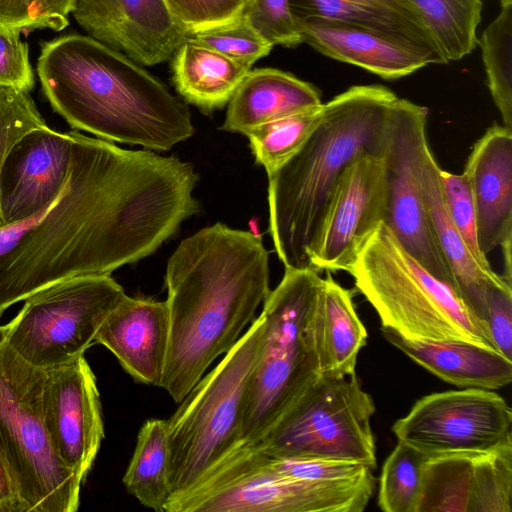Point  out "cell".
<instances>
[{
    "mask_svg": "<svg viewBox=\"0 0 512 512\" xmlns=\"http://www.w3.org/2000/svg\"><path fill=\"white\" fill-rule=\"evenodd\" d=\"M392 431L427 457L488 452L512 443V411L493 390H449L420 398Z\"/></svg>",
    "mask_w": 512,
    "mask_h": 512,
    "instance_id": "obj_13",
    "label": "cell"
},
{
    "mask_svg": "<svg viewBox=\"0 0 512 512\" xmlns=\"http://www.w3.org/2000/svg\"><path fill=\"white\" fill-rule=\"evenodd\" d=\"M165 281L169 343L160 387L180 403L255 319L270 291L269 254L259 235L218 222L179 244Z\"/></svg>",
    "mask_w": 512,
    "mask_h": 512,
    "instance_id": "obj_2",
    "label": "cell"
},
{
    "mask_svg": "<svg viewBox=\"0 0 512 512\" xmlns=\"http://www.w3.org/2000/svg\"><path fill=\"white\" fill-rule=\"evenodd\" d=\"M383 156L364 155L345 170L309 254L319 272H348L368 238L386 217Z\"/></svg>",
    "mask_w": 512,
    "mask_h": 512,
    "instance_id": "obj_14",
    "label": "cell"
},
{
    "mask_svg": "<svg viewBox=\"0 0 512 512\" xmlns=\"http://www.w3.org/2000/svg\"><path fill=\"white\" fill-rule=\"evenodd\" d=\"M398 97L382 85H355L323 103L320 123L302 147L268 175L269 231L289 268H310L309 254L347 167L384 156Z\"/></svg>",
    "mask_w": 512,
    "mask_h": 512,
    "instance_id": "obj_4",
    "label": "cell"
},
{
    "mask_svg": "<svg viewBox=\"0 0 512 512\" xmlns=\"http://www.w3.org/2000/svg\"><path fill=\"white\" fill-rule=\"evenodd\" d=\"M189 39L250 68L274 47L242 17L232 23L191 35Z\"/></svg>",
    "mask_w": 512,
    "mask_h": 512,
    "instance_id": "obj_33",
    "label": "cell"
},
{
    "mask_svg": "<svg viewBox=\"0 0 512 512\" xmlns=\"http://www.w3.org/2000/svg\"><path fill=\"white\" fill-rule=\"evenodd\" d=\"M58 194L0 228V317L56 282L111 274L155 252L199 211L191 163L71 130Z\"/></svg>",
    "mask_w": 512,
    "mask_h": 512,
    "instance_id": "obj_1",
    "label": "cell"
},
{
    "mask_svg": "<svg viewBox=\"0 0 512 512\" xmlns=\"http://www.w3.org/2000/svg\"><path fill=\"white\" fill-rule=\"evenodd\" d=\"M463 173L473 195L480 250L512 240V130L494 124L478 139Z\"/></svg>",
    "mask_w": 512,
    "mask_h": 512,
    "instance_id": "obj_21",
    "label": "cell"
},
{
    "mask_svg": "<svg viewBox=\"0 0 512 512\" xmlns=\"http://www.w3.org/2000/svg\"><path fill=\"white\" fill-rule=\"evenodd\" d=\"M323 103L255 127L246 135L251 151L267 176L289 160L321 121Z\"/></svg>",
    "mask_w": 512,
    "mask_h": 512,
    "instance_id": "obj_30",
    "label": "cell"
},
{
    "mask_svg": "<svg viewBox=\"0 0 512 512\" xmlns=\"http://www.w3.org/2000/svg\"><path fill=\"white\" fill-rule=\"evenodd\" d=\"M163 1L190 37L240 19L248 0Z\"/></svg>",
    "mask_w": 512,
    "mask_h": 512,
    "instance_id": "obj_38",
    "label": "cell"
},
{
    "mask_svg": "<svg viewBox=\"0 0 512 512\" xmlns=\"http://www.w3.org/2000/svg\"><path fill=\"white\" fill-rule=\"evenodd\" d=\"M242 18L273 46L294 48L302 43L289 0H248Z\"/></svg>",
    "mask_w": 512,
    "mask_h": 512,
    "instance_id": "obj_37",
    "label": "cell"
},
{
    "mask_svg": "<svg viewBox=\"0 0 512 512\" xmlns=\"http://www.w3.org/2000/svg\"><path fill=\"white\" fill-rule=\"evenodd\" d=\"M0 86L27 93L35 86L28 45L19 31L0 28Z\"/></svg>",
    "mask_w": 512,
    "mask_h": 512,
    "instance_id": "obj_40",
    "label": "cell"
},
{
    "mask_svg": "<svg viewBox=\"0 0 512 512\" xmlns=\"http://www.w3.org/2000/svg\"><path fill=\"white\" fill-rule=\"evenodd\" d=\"M71 133L48 125L25 134L0 172V228L42 209L60 191L69 168Z\"/></svg>",
    "mask_w": 512,
    "mask_h": 512,
    "instance_id": "obj_18",
    "label": "cell"
},
{
    "mask_svg": "<svg viewBox=\"0 0 512 512\" xmlns=\"http://www.w3.org/2000/svg\"><path fill=\"white\" fill-rule=\"evenodd\" d=\"M295 18L315 17L373 29L411 42L440 57L409 0H289Z\"/></svg>",
    "mask_w": 512,
    "mask_h": 512,
    "instance_id": "obj_25",
    "label": "cell"
},
{
    "mask_svg": "<svg viewBox=\"0 0 512 512\" xmlns=\"http://www.w3.org/2000/svg\"><path fill=\"white\" fill-rule=\"evenodd\" d=\"M447 63L470 54L478 44L481 0H409Z\"/></svg>",
    "mask_w": 512,
    "mask_h": 512,
    "instance_id": "obj_29",
    "label": "cell"
},
{
    "mask_svg": "<svg viewBox=\"0 0 512 512\" xmlns=\"http://www.w3.org/2000/svg\"><path fill=\"white\" fill-rule=\"evenodd\" d=\"M172 80L177 92L202 112L228 104L250 67L187 38L174 52Z\"/></svg>",
    "mask_w": 512,
    "mask_h": 512,
    "instance_id": "obj_27",
    "label": "cell"
},
{
    "mask_svg": "<svg viewBox=\"0 0 512 512\" xmlns=\"http://www.w3.org/2000/svg\"><path fill=\"white\" fill-rule=\"evenodd\" d=\"M263 301L261 352L246 393L241 443L255 445L320 376L318 305L323 278L312 268L284 267Z\"/></svg>",
    "mask_w": 512,
    "mask_h": 512,
    "instance_id": "obj_5",
    "label": "cell"
},
{
    "mask_svg": "<svg viewBox=\"0 0 512 512\" xmlns=\"http://www.w3.org/2000/svg\"><path fill=\"white\" fill-rule=\"evenodd\" d=\"M45 371V427L60 460L84 483L104 438L96 377L84 355Z\"/></svg>",
    "mask_w": 512,
    "mask_h": 512,
    "instance_id": "obj_15",
    "label": "cell"
},
{
    "mask_svg": "<svg viewBox=\"0 0 512 512\" xmlns=\"http://www.w3.org/2000/svg\"><path fill=\"white\" fill-rule=\"evenodd\" d=\"M109 275L71 277L24 300L4 325V340L29 364L48 370L75 361L95 343V336L125 296Z\"/></svg>",
    "mask_w": 512,
    "mask_h": 512,
    "instance_id": "obj_11",
    "label": "cell"
},
{
    "mask_svg": "<svg viewBox=\"0 0 512 512\" xmlns=\"http://www.w3.org/2000/svg\"><path fill=\"white\" fill-rule=\"evenodd\" d=\"M439 170L427 144L419 161V179L435 237L453 274L458 294L485 323L489 290L494 286L512 285L492 268L481 266L472 256L446 208Z\"/></svg>",
    "mask_w": 512,
    "mask_h": 512,
    "instance_id": "obj_22",
    "label": "cell"
},
{
    "mask_svg": "<svg viewBox=\"0 0 512 512\" xmlns=\"http://www.w3.org/2000/svg\"><path fill=\"white\" fill-rule=\"evenodd\" d=\"M512 443L426 458L417 512H511Z\"/></svg>",
    "mask_w": 512,
    "mask_h": 512,
    "instance_id": "obj_16",
    "label": "cell"
},
{
    "mask_svg": "<svg viewBox=\"0 0 512 512\" xmlns=\"http://www.w3.org/2000/svg\"><path fill=\"white\" fill-rule=\"evenodd\" d=\"M367 330L357 315L353 292L341 286L327 272L318 305L320 375L334 378L355 374Z\"/></svg>",
    "mask_w": 512,
    "mask_h": 512,
    "instance_id": "obj_26",
    "label": "cell"
},
{
    "mask_svg": "<svg viewBox=\"0 0 512 512\" xmlns=\"http://www.w3.org/2000/svg\"><path fill=\"white\" fill-rule=\"evenodd\" d=\"M295 19L302 43L387 80L405 77L428 64H445L411 42L373 29L315 17Z\"/></svg>",
    "mask_w": 512,
    "mask_h": 512,
    "instance_id": "obj_19",
    "label": "cell"
},
{
    "mask_svg": "<svg viewBox=\"0 0 512 512\" xmlns=\"http://www.w3.org/2000/svg\"><path fill=\"white\" fill-rule=\"evenodd\" d=\"M322 104L312 84L275 68L250 70L228 102L222 130L247 135L262 124Z\"/></svg>",
    "mask_w": 512,
    "mask_h": 512,
    "instance_id": "obj_24",
    "label": "cell"
},
{
    "mask_svg": "<svg viewBox=\"0 0 512 512\" xmlns=\"http://www.w3.org/2000/svg\"><path fill=\"white\" fill-rule=\"evenodd\" d=\"M264 331L265 320L260 313L166 420L170 496L191 487L242 442L245 398Z\"/></svg>",
    "mask_w": 512,
    "mask_h": 512,
    "instance_id": "obj_7",
    "label": "cell"
},
{
    "mask_svg": "<svg viewBox=\"0 0 512 512\" xmlns=\"http://www.w3.org/2000/svg\"><path fill=\"white\" fill-rule=\"evenodd\" d=\"M45 125L29 93L0 86V172L13 146L29 131Z\"/></svg>",
    "mask_w": 512,
    "mask_h": 512,
    "instance_id": "obj_36",
    "label": "cell"
},
{
    "mask_svg": "<svg viewBox=\"0 0 512 512\" xmlns=\"http://www.w3.org/2000/svg\"><path fill=\"white\" fill-rule=\"evenodd\" d=\"M71 13L89 36L141 66L172 58L189 37L163 0H74Z\"/></svg>",
    "mask_w": 512,
    "mask_h": 512,
    "instance_id": "obj_17",
    "label": "cell"
},
{
    "mask_svg": "<svg viewBox=\"0 0 512 512\" xmlns=\"http://www.w3.org/2000/svg\"><path fill=\"white\" fill-rule=\"evenodd\" d=\"M441 188L448 213L475 260L491 269L478 243L476 210L469 181L464 173L453 174L440 168Z\"/></svg>",
    "mask_w": 512,
    "mask_h": 512,
    "instance_id": "obj_35",
    "label": "cell"
},
{
    "mask_svg": "<svg viewBox=\"0 0 512 512\" xmlns=\"http://www.w3.org/2000/svg\"><path fill=\"white\" fill-rule=\"evenodd\" d=\"M266 463L278 475L300 481H349L373 472L366 465L339 460L275 458L266 454Z\"/></svg>",
    "mask_w": 512,
    "mask_h": 512,
    "instance_id": "obj_39",
    "label": "cell"
},
{
    "mask_svg": "<svg viewBox=\"0 0 512 512\" xmlns=\"http://www.w3.org/2000/svg\"><path fill=\"white\" fill-rule=\"evenodd\" d=\"M73 6L74 0H0V28L61 31L69 25Z\"/></svg>",
    "mask_w": 512,
    "mask_h": 512,
    "instance_id": "obj_34",
    "label": "cell"
},
{
    "mask_svg": "<svg viewBox=\"0 0 512 512\" xmlns=\"http://www.w3.org/2000/svg\"><path fill=\"white\" fill-rule=\"evenodd\" d=\"M37 74L53 111L72 130L156 151L194 134L183 101L141 65L91 36L42 42Z\"/></svg>",
    "mask_w": 512,
    "mask_h": 512,
    "instance_id": "obj_3",
    "label": "cell"
},
{
    "mask_svg": "<svg viewBox=\"0 0 512 512\" xmlns=\"http://www.w3.org/2000/svg\"><path fill=\"white\" fill-rule=\"evenodd\" d=\"M375 404L356 374L320 375L280 416L261 442L275 458L356 462L375 469L371 418Z\"/></svg>",
    "mask_w": 512,
    "mask_h": 512,
    "instance_id": "obj_10",
    "label": "cell"
},
{
    "mask_svg": "<svg viewBox=\"0 0 512 512\" xmlns=\"http://www.w3.org/2000/svg\"><path fill=\"white\" fill-rule=\"evenodd\" d=\"M427 115L423 106L396 100L383 156L387 189L384 224L413 258L457 291L435 237L419 179L421 153L428 144Z\"/></svg>",
    "mask_w": 512,
    "mask_h": 512,
    "instance_id": "obj_12",
    "label": "cell"
},
{
    "mask_svg": "<svg viewBox=\"0 0 512 512\" xmlns=\"http://www.w3.org/2000/svg\"><path fill=\"white\" fill-rule=\"evenodd\" d=\"M168 457L167 421L146 420L137 435L123 483L143 506L156 512H165L170 496Z\"/></svg>",
    "mask_w": 512,
    "mask_h": 512,
    "instance_id": "obj_28",
    "label": "cell"
},
{
    "mask_svg": "<svg viewBox=\"0 0 512 512\" xmlns=\"http://www.w3.org/2000/svg\"><path fill=\"white\" fill-rule=\"evenodd\" d=\"M498 16L485 28L478 43L492 99L503 125L512 130V0H500Z\"/></svg>",
    "mask_w": 512,
    "mask_h": 512,
    "instance_id": "obj_31",
    "label": "cell"
},
{
    "mask_svg": "<svg viewBox=\"0 0 512 512\" xmlns=\"http://www.w3.org/2000/svg\"><path fill=\"white\" fill-rule=\"evenodd\" d=\"M45 377L9 347L0 325V449L24 512H75L83 483L60 460L45 427Z\"/></svg>",
    "mask_w": 512,
    "mask_h": 512,
    "instance_id": "obj_9",
    "label": "cell"
},
{
    "mask_svg": "<svg viewBox=\"0 0 512 512\" xmlns=\"http://www.w3.org/2000/svg\"><path fill=\"white\" fill-rule=\"evenodd\" d=\"M348 273L382 327L409 338L467 341L498 351L485 323L457 291L413 258L384 223Z\"/></svg>",
    "mask_w": 512,
    "mask_h": 512,
    "instance_id": "obj_6",
    "label": "cell"
},
{
    "mask_svg": "<svg viewBox=\"0 0 512 512\" xmlns=\"http://www.w3.org/2000/svg\"><path fill=\"white\" fill-rule=\"evenodd\" d=\"M427 456L398 441L379 479L378 506L384 512H417Z\"/></svg>",
    "mask_w": 512,
    "mask_h": 512,
    "instance_id": "obj_32",
    "label": "cell"
},
{
    "mask_svg": "<svg viewBox=\"0 0 512 512\" xmlns=\"http://www.w3.org/2000/svg\"><path fill=\"white\" fill-rule=\"evenodd\" d=\"M375 489L373 472L349 481H300L266 463L258 444L240 443L195 484L171 495L165 512H362Z\"/></svg>",
    "mask_w": 512,
    "mask_h": 512,
    "instance_id": "obj_8",
    "label": "cell"
},
{
    "mask_svg": "<svg viewBox=\"0 0 512 512\" xmlns=\"http://www.w3.org/2000/svg\"><path fill=\"white\" fill-rule=\"evenodd\" d=\"M0 512H24L8 462L0 449Z\"/></svg>",
    "mask_w": 512,
    "mask_h": 512,
    "instance_id": "obj_42",
    "label": "cell"
},
{
    "mask_svg": "<svg viewBox=\"0 0 512 512\" xmlns=\"http://www.w3.org/2000/svg\"><path fill=\"white\" fill-rule=\"evenodd\" d=\"M485 323L496 349L512 360V286L489 290Z\"/></svg>",
    "mask_w": 512,
    "mask_h": 512,
    "instance_id": "obj_41",
    "label": "cell"
},
{
    "mask_svg": "<svg viewBox=\"0 0 512 512\" xmlns=\"http://www.w3.org/2000/svg\"><path fill=\"white\" fill-rule=\"evenodd\" d=\"M105 346L137 382L161 384L169 343L166 301L125 295L99 328Z\"/></svg>",
    "mask_w": 512,
    "mask_h": 512,
    "instance_id": "obj_20",
    "label": "cell"
},
{
    "mask_svg": "<svg viewBox=\"0 0 512 512\" xmlns=\"http://www.w3.org/2000/svg\"><path fill=\"white\" fill-rule=\"evenodd\" d=\"M384 338L438 378L460 388L498 390L512 381V360L467 341L415 339L382 327Z\"/></svg>",
    "mask_w": 512,
    "mask_h": 512,
    "instance_id": "obj_23",
    "label": "cell"
}]
</instances>
